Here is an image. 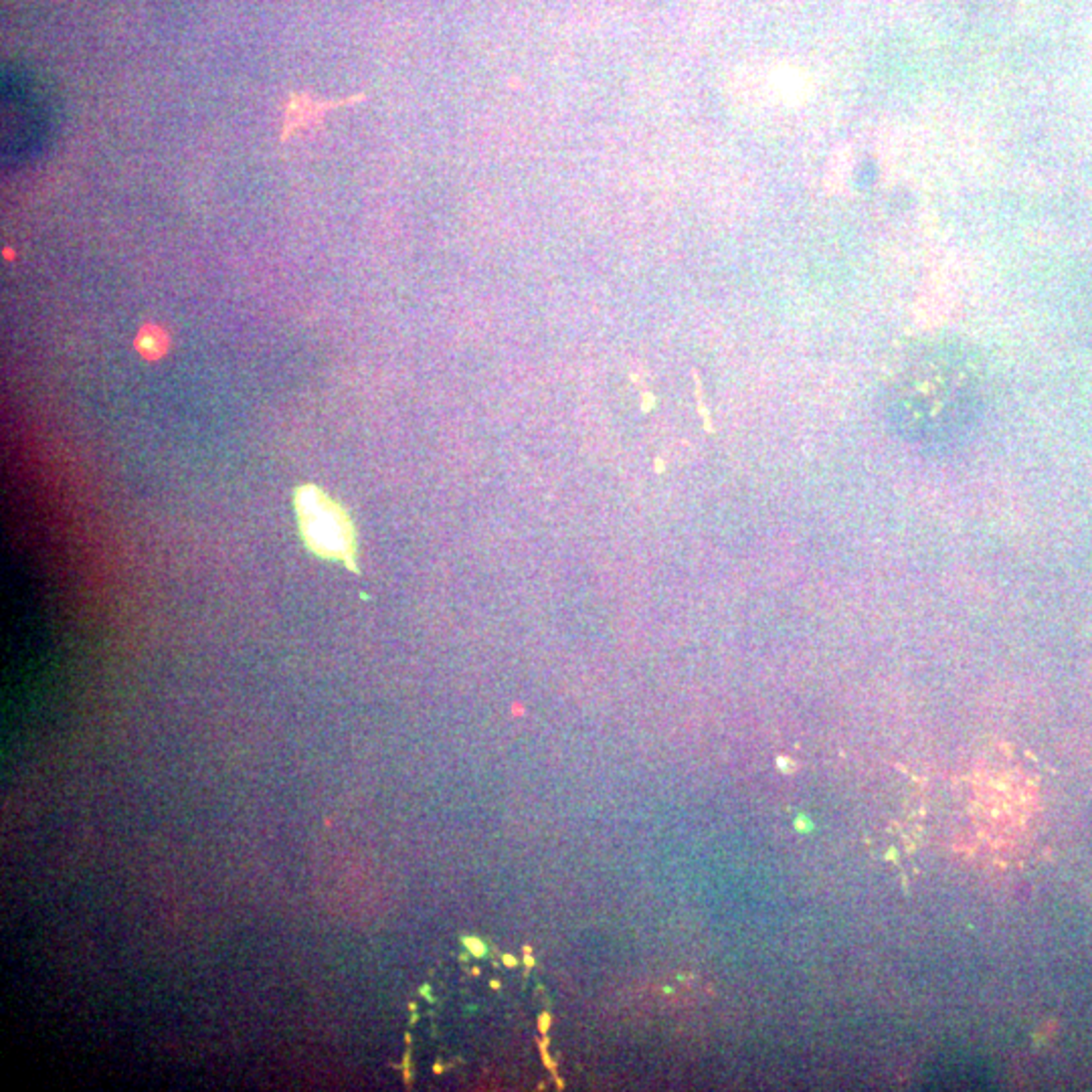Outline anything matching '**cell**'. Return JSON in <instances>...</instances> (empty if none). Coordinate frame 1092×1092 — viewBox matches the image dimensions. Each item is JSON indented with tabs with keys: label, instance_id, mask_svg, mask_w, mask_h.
I'll list each match as a JSON object with an SVG mask.
<instances>
[{
	"label": "cell",
	"instance_id": "1",
	"mask_svg": "<svg viewBox=\"0 0 1092 1092\" xmlns=\"http://www.w3.org/2000/svg\"><path fill=\"white\" fill-rule=\"evenodd\" d=\"M300 532L307 549L322 558L346 565L354 561V532L348 516L330 496L316 486H302L296 494Z\"/></svg>",
	"mask_w": 1092,
	"mask_h": 1092
},
{
	"label": "cell",
	"instance_id": "2",
	"mask_svg": "<svg viewBox=\"0 0 1092 1092\" xmlns=\"http://www.w3.org/2000/svg\"><path fill=\"white\" fill-rule=\"evenodd\" d=\"M364 100H367V94H356L353 97H345V100H336V102H316L306 94H292L288 106H285L282 142H288L293 132L306 130V128H310V125L320 124L322 116H324L326 111L342 108V106H353V103H359Z\"/></svg>",
	"mask_w": 1092,
	"mask_h": 1092
},
{
	"label": "cell",
	"instance_id": "3",
	"mask_svg": "<svg viewBox=\"0 0 1092 1092\" xmlns=\"http://www.w3.org/2000/svg\"><path fill=\"white\" fill-rule=\"evenodd\" d=\"M951 282L944 276V271L935 273L933 277L929 279L925 292H922L921 298V314L925 318H930L933 322H939V318L944 314V304H947V300L951 298Z\"/></svg>",
	"mask_w": 1092,
	"mask_h": 1092
},
{
	"label": "cell",
	"instance_id": "4",
	"mask_svg": "<svg viewBox=\"0 0 1092 1092\" xmlns=\"http://www.w3.org/2000/svg\"><path fill=\"white\" fill-rule=\"evenodd\" d=\"M852 158H853V152H852L850 144L838 146L834 154H831V158L828 163V172H825V180H823L825 191H828L830 194L842 191V186L846 185V178H848V174L852 171Z\"/></svg>",
	"mask_w": 1092,
	"mask_h": 1092
},
{
	"label": "cell",
	"instance_id": "5",
	"mask_svg": "<svg viewBox=\"0 0 1092 1092\" xmlns=\"http://www.w3.org/2000/svg\"><path fill=\"white\" fill-rule=\"evenodd\" d=\"M168 345H171L168 334L156 324H146L142 330L138 332L136 348L146 360H158L160 356H164Z\"/></svg>",
	"mask_w": 1092,
	"mask_h": 1092
},
{
	"label": "cell",
	"instance_id": "6",
	"mask_svg": "<svg viewBox=\"0 0 1092 1092\" xmlns=\"http://www.w3.org/2000/svg\"><path fill=\"white\" fill-rule=\"evenodd\" d=\"M466 943H467V947L474 951V953H484V944H482V943H472L470 939H467Z\"/></svg>",
	"mask_w": 1092,
	"mask_h": 1092
},
{
	"label": "cell",
	"instance_id": "7",
	"mask_svg": "<svg viewBox=\"0 0 1092 1092\" xmlns=\"http://www.w3.org/2000/svg\"><path fill=\"white\" fill-rule=\"evenodd\" d=\"M541 1026H542V1028H546V1026H549V1018H542V1021H541Z\"/></svg>",
	"mask_w": 1092,
	"mask_h": 1092
}]
</instances>
